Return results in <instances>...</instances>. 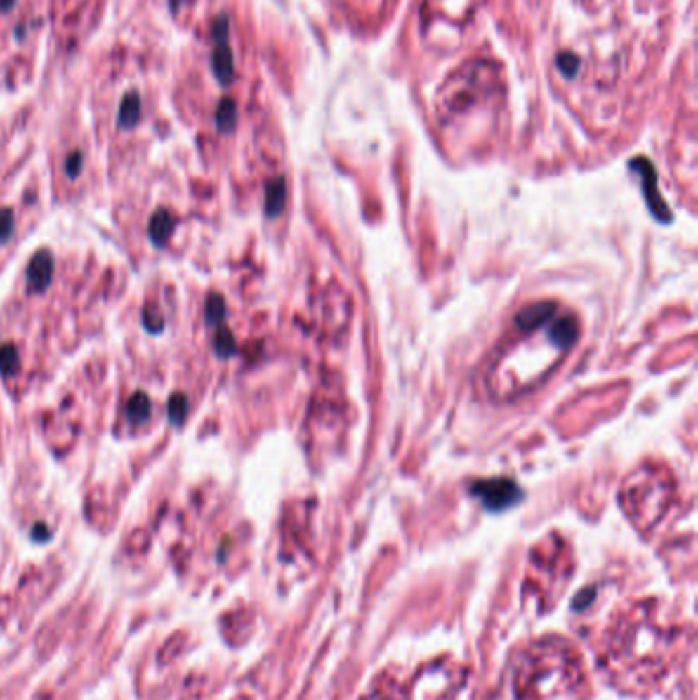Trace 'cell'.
Returning <instances> with one entry per match:
<instances>
[{"label":"cell","instance_id":"14","mask_svg":"<svg viewBox=\"0 0 698 700\" xmlns=\"http://www.w3.org/2000/svg\"><path fill=\"white\" fill-rule=\"evenodd\" d=\"M185 414H187V402H185V397L174 395L172 402H170V416H172V420L176 424H180L183 418H185Z\"/></svg>","mask_w":698,"mask_h":700},{"label":"cell","instance_id":"13","mask_svg":"<svg viewBox=\"0 0 698 700\" xmlns=\"http://www.w3.org/2000/svg\"><path fill=\"white\" fill-rule=\"evenodd\" d=\"M557 68L565 74V76H576L579 68V60L574 53H561L557 58Z\"/></svg>","mask_w":698,"mask_h":700},{"label":"cell","instance_id":"5","mask_svg":"<svg viewBox=\"0 0 698 700\" xmlns=\"http://www.w3.org/2000/svg\"><path fill=\"white\" fill-rule=\"evenodd\" d=\"M631 166L639 169V172L643 174V189H645V194H647V201H650L651 209L657 218H670V213L664 209L659 197H657V191H655V172H653V166H651L647 160H635L631 162Z\"/></svg>","mask_w":698,"mask_h":700},{"label":"cell","instance_id":"12","mask_svg":"<svg viewBox=\"0 0 698 700\" xmlns=\"http://www.w3.org/2000/svg\"><path fill=\"white\" fill-rule=\"evenodd\" d=\"M19 364V359H17V352L13 346H4L0 348V371L4 375H11L15 371V366Z\"/></svg>","mask_w":698,"mask_h":700},{"label":"cell","instance_id":"4","mask_svg":"<svg viewBox=\"0 0 698 700\" xmlns=\"http://www.w3.org/2000/svg\"><path fill=\"white\" fill-rule=\"evenodd\" d=\"M555 314V305L551 301H539L532 303L529 308H525L520 314L516 315V326H520L522 330H534L539 326H543L545 322H549Z\"/></svg>","mask_w":698,"mask_h":700},{"label":"cell","instance_id":"19","mask_svg":"<svg viewBox=\"0 0 698 700\" xmlns=\"http://www.w3.org/2000/svg\"><path fill=\"white\" fill-rule=\"evenodd\" d=\"M13 2H15V0H0V8H4V11H6V8H11V6H13Z\"/></svg>","mask_w":698,"mask_h":700},{"label":"cell","instance_id":"10","mask_svg":"<svg viewBox=\"0 0 698 700\" xmlns=\"http://www.w3.org/2000/svg\"><path fill=\"white\" fill-rule=\"evenodd\" d=\"M127 411H129V418H131L136 424H142V422L147 420V416H150V399L145 397L144 393H138V395L129 402Z\"/></svg>","mask_w":698,"mask_h":700},{"label":"cell","instance_id":"11","mask_svg":"<svg viewBox=\"0 0 698 700\" xmlns=\"http://www.w3.org/2000/svg\"><path fill=\"white\" fill-rule=\"evenodd\" d=\"M217 125L221 131H232L236 125V105L232 100H223L217 109Z\"/></svg>","mask_w":698,"mask_h":700},{"label":"cell","instance_id":"15","mask_svg":"<svg viewBox=\"0 0 698 700\" xmlns=\"http://www.w3.org/2000/svg\"><path fill=\"white\" fill-rule=\"evenodd\" d=\"M13 225H15V221H13V213H11L8 209H2V211H0V242L6 240V238L11 236V232H13Z\"/></svg>","mask_w":698,"mask_h":700},{"label":"cell","instance_id":"2","mask_svg":"<svg viewBox=\"0 0 698 700\" xmlns=\"http://www.w3.org/2000/svg\"><path fill=\"white\" fill-rule=\"evenodd\" d=\"M213 37H216V48H213V72L221 84H230L234 80V53L228 41V19L219 17L213 27Z\"/></svg>","mask_w":698,"mask_h":700},{"label":"cell","instance_id":"7","mask_svg":"<svg viewBox=\"0 0 698 700\" xmlns=\"http://www.w3.org/2000/svg\"><path fill=\"white\" fill-rule=\"evenodd\" d=\"M140 111H142V105H140L138 93H129V95H125V98L121 100V107H119L121 127H133V125L138 123V119H140Z\"/></svg>","mask_w":698,"mask_h":700},{"label":"cell","instance_id":"18","mask_svg":"<svg viewBox=\"0 0 698 700\" xmlns=\"http://www.w3.org/2000/svg\"><path fill=\"white\" fill-rule=\"evenodd\" d=\"M66 169L70 172V176H76L78 170H80V154H72L66 162Z\"/></svg>","mask_w":698,"mask_h":700},{"label":"cell","instance_id":"6","mask_svg":"<svg viewBox=\"0 0 698 700\" xmlns=\"http://www.w3.org/2000/svg\"><path fill=\"white\" fill-rule=\"evenodd\" d=\"M578 322L574 317H561L557 319L551 328V336H553L555 344L561 348H569L576 340H578Z\"/></svg>","mask_w":698,"mask_h":700},{"label":"cell","instance_id":"1","mask_svg":"<svg viewBox=\"0 0 698 700\" xmlns=\"http://www.w3.org/2000/svg\"><path fill=\"white\" fill-rule=\"evenodd\" d=\"M473 494L489 510H504L520 500V487L510 480H487L473 485Z\"/></svg>","mask_w":698,"mask_h":700},{"label":"cell","instance_id":"17","mask_svg":"<svg viewBox=\"0 0 698 700\" xmlns=\"http://www.w3.org/2000/svg\"><path fill=\"white\" fill-rule=\"evenodd\" d=\"M217 350H219L221 355H230V352H234V340H232V336H230L228 332H221V334H219Z\"/></svg>","mask_w":698,"mask_h":700},{"label":"cell","instance_id":"3","mask_svg":"<svg viewBox=\"0 0 698 700\" xmlns=\"http://www.w3.org/2000/svg\"><path fill=\"white\" fill-rule=\"evenodd\" d=\"M51 268H53V263H51V256L48 252H39L33 256V260L29 263V270H27V281H29V287L33 291H44L49 285L51 281Z\"/></svg>","mask_w":698,"mask_h":700},{"label":"cell","instance_id":"9","mask_svg":"<svg viewBox=\"0 0 698 700\" xmlns=\"http://www.w3.org/2000/svg\"><path fill=\"white\" fill-rule=\"evenodd\" d=\"M285 194H287V191H285V183H283L281 178L268 185V189H266V209H268L270 216H275V213H279V211L283 209Z\"/></svg>","mask_w":698,"mask_h":700},{"label":"cell","instance_id":"16","mask_svg":"<svg viewBox=\"0 0 698 700\" xmlns=\"http://www.w3.org/2000/svg\"><path fill=\"white\" fill-rule=\"evenodd\" d=\"M221 314H223V301L219 297H211L207 303V317L213 322L217 317H221Z\"/></svg>","mask_w":698,"mask_h":700},{"label":"cell","instance_id":"8","mask_svg":"<svg viewBox=\"0 0 698 700\" xmlns=\"http://www.w3.org/2000/svg\"><path fill=\"white\" fill-rule=\"evenodd\" d=\"M172 227H174V219L170 218V213L158 211L152 218V223H150V236L156 244H164L170 236V232H172Z\"/></svg>","mask_w":698,"mask_h":700}]
</instances>
